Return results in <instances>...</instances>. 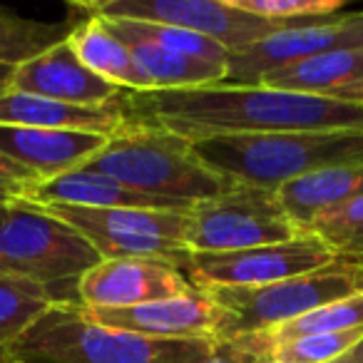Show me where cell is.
I'll use <instances>...</instances> for the list:
<instances>
[{
    "instance_id": "cell-20",
    "label": "cell",
    "mask_w": 363,
    "mask_h": 363,
    "mask_svg": "<svg viewBox=\"0 0 363 363\" xmlns=\"http://www.w3.org/2000/svg\"><path fill=\"white\" fill-rule=\"evenodd\" d=\"M358 82H363V48L323 52L311 60L281 67L264 75L259 85L298 95L338 97Z\"/></svg>"
},
{
    "instance_id": "cell-13",
    "label": "cell",
    "mask_w": 363,
    "mask_h": 363,
    "mask_svg": "<svg viewBox=\"0 0 363 363\" xmlns=\"http://www.w3.org/2000/svg\"><path fill=\"white\" fill-rule=\"evenodd\" d=\"M189 289L192 284L179 269L150 259H100L75 281L77 303L87 308H130Z\"/></svg>"
},
{
    "instance_id": "cell-29",
    "label": "cell",
    "mask_w": 363,
    "mask_h": 363,
    "mask_svg": "<svg viewBox=\"0 0 363 363\" xmlns=\"http://www.w3.org/2000/svg\"><path fill=\"white\" fill-rule=\"evenodd\" d=\"M38 177L30 169L21 167L18 162H13L11 157H6L0 152V194H8V197L26 199L28 189L33 184H38Z\"/></svg>"
},
{
    "instance_id": "cell-14",
    "label": "cell",
    "mask_w": 363,
    "mask_h": 363,
    "mask_svg": "<svg viewBox=\"0 0 363 363\" xmlns=\"http://www.w3.org/2000/svg\"><path fill=\"white\" fill-rule=\"evenodd\" d=\"M11 92H26L67 105L102 107L117 102L125 90L87 70L65 40L18 65L11 80Z\"/></svg>"
},
{
    "instance_id": "cell-10",
    "label": "cell",
    "mask_w": 363,
    "mask_h": 363,
    "mask_svg": "<svg viewBox=\"0 0 363 363\" xmlns=\"http://www.w3.org/2000/svg\"><path fill=\"white\" fill-rule=\"evenodd\" d=\"M338 254L313 234L229 254H192L184 277L197 289H252L331 267Z\"/></svg>"
},
{
    "instance_id": "cell-1",
    "label": "cell",
    "mask_w": 363,
    "mask_h": 363,
    "mask_svg": "<svg viewBox=\"0 0 363 363\" xmlns=\"http://www.w3.org/2000/svg\"><path fill=\"white\" fill-rule=\"evenodd\" d=\"M117 107L125 122L157 127L187 142L272 132H363V107L356 102L264 85L125 90Z\"/></svg>"
},
{
    "instance_id": "cell-11",
    "label": "cell",
    "mask_w": 363,
    "mask_h": 363,
    "mask_svg": "<svg viewBox=\"0 0 363 363\" xmlns=\"http://www.w3.org/2000/svg\"><path fill=\"white\" fill-rule=\"evenodd\" d=\"M363 48V13L284 28L244 50L229 52L227 85H259L264 75L333 50Z\"/></svg>"
},
{
    "instance_id": "cell-26",
    "label": "cell",
    "mask_w": 363,
    "mask_h": 363,
    "mask_svg": "<svg viewBox=\"0 0 363 363\" xmlns=\"http://www.w3.org/2000/svg\"><path fill=\"white\" fill-rule=\"evenodd\" d=\"M301 234L323 239L348 262H363V197L316 217Z\"/></svg>"
},
{
    "instance_id": "cell-18",
    "label": "cell",
    "mask_w": 363,
    "mask_h": 363,
    "mask_svg": "<svg viewBox=\"0 0 363 363\" xmlns=\"http://www.w3.org/2000/svg\"><path fill=\"white\" fill-rule=\"evenodd\" d=\"M277 197L289 219L303 232L316 217L363 197V162L323 167L303 174L279 187Z\"/></svg>"
},
{
    "instance_id": "cell-19",
    "label": "cell",
    "mask_w": 363,
    "mask_h": 363,
    "mask_svg": "<svg viewBox=\"0 0 363 363\" xmlns=\"http://www.w3.org/2000/svg\"><path fill=\"white\" fill-rule=\"evenodd\" d=\"M67 43H70L77 60L90 72H95L97 77H102V80L112 82V85H117L120 90L127 92L152 90L147 77L137 70L127 45L105 26L102 18L80 16L75 21V28H72Z\"/></svg>"
},
{
    "instance_id": "cell-3",
    "label": "cell",
    "mask_w": 363,
    "mask_h": 363,
    "mask_svg": "<svg viewBox=\"0 0 363 363\" xmlns=\"http://www.w3.org/2000/svg\"><path fill=\"white\" fill-rule=\"evenodd\" d=\"M82 169L105 174L147 197L189 209L237 187L194 155L192 142L132 122H125Z\"/></svg>"
},
{
    "instance_id": "cell-5",
    "label": "cell",
    "mask_w": 363,
    "mask_h": 363,
    "mask_svg": "<svg viewBox=\"0 0 363 363\" xmlns=\"http://www.w3.org/2000/svg\"><path fill=\"white\" fill-rule=\"evenodd\" d=\"M100 259L80 232L38 204L16 197L0 202V277L52 289L77 281Z\"/></svg>"
},
{
    "instance_id": "cell-15",
    "label": "cell",
    "mask_w": 363,
    "mask_h": 363,
    "mask_svg": "<svg viewBox=\"0 0 363 363\" xmlns=\"http://www.w3.org/2000/svg\"><path fill=\"white\" fill-rule=\"evenodd\" d=\"M110 137L92 132L38 130L0 125V152L30 169L40 182L82 169Z\"/></svg>"
},
{
    "instance_id": "cell-32",
    "label": "cell",
    "mask_w": 363,
    "mask_h": 363,
    "mask_svg": "<svg viewBox=\"0 0 363 363\" xmlns=\"http://www.w3.org/2000/svg\"><path fill=\"white\" fill-rule=\"evenodd\" d=\"M336 100H348V102H356V105L363 107V82H358V85L348 87V90H343L341 95L336 97Z\"/></svg>"
},
{
    "instance_id": "cell-4",
    "label": "cell",
    "mask_w": 363,
    "mask_h": 363,
    "mask_svg": "<svg viewBox=\"0 0 363 363\" xmlns=\"http://www.w3.org/2000/svg\"><path fill=\"white\" fill-rule=\"evenodd\" d=\"M209 169L234 184L277 192L323 167L363 162V132H272L192 142Z\"/></svg>"
},
{
    "instance_id": "cell-27",
    "label": "cell",
    "mask_w": 363,
    "mask_h": 363,
    "mask_svg": "<svg viewBox=\"0 0 363 363\" xmlns=\"http://www.w3.org/2000/svg\"><path fill=\"white\" fill-rule=\"evenodd\" d=\"M363 338V328L338 333H318V336L296 338L274 346L267 356L281 363H328L333 358L348 353Z\"/></svg>"
},
{
    "instance_id": "cell-31",
    "label": "cell",
    "mask_w": 363,
    "mask_h": 363,
    "mask_svg": "<svg viewBox=\"0 0 363 363\" xmlns=\"http://www.w3.org/2000/svg\"><path fill=\"white\" fill-rule=\"evenodd\" d=\"M328 363H363V338L348 353H343V356L333 358V361H328Z\"/></svg>"
},
{
    "instance_id": "cell-34",
    "label": "cell",
    "mask_w": 363,
    "mask_h": 363,
    "mask_svg": "<svg viewBox=\"0 0 363 363\" xmlns=\"http://www.w3.org/2000/svg\"><path fill=\"white\" fill-rule=\"evenodd\" d=\"M257 363H281V361H277V358H272V356H262Z\"/></svg>"
},
{
    "instance_id": "cell-22",
    "label": "cell",
    "mask_w": 363,
    "mask_h": 363,
    "mask_svg": "<svg viewBox=\"0 0 363 363\" xmlns=\"http://www.w3.org/2000/svg\"><path fill=\"white\" fill-rule=\"evenodd\" d=\"M353 328H363V294L326 303V306L316 308V311L306 313V316H298L289 323H281V326L267 328V331L247 333L242 338L254 351L267 356L279 343L296 341V338H306V336H318V333L353 331Z\"/></svg>"
},
{
    "instance_id": "cell-9",
    "label": "cell",
    "mask_w": 363,
    "mask_h": 363,
    "mask_svg": "<svg viewBox=\"0 0 363 363\" xmlns=\"http://www.w3.org/2000/svg\"><path fill=\"white\" fill-rule=\"evenodd\" d=\"M72 8L80 11V16L127 18L182 28L219 43L229 52L244 50L284 28H291L249 16L232 0H80L72 3Z\"/></svg>"
},
{
    "instance_id": "cell-17",
    "label": "cell",
    "mask_w": 363,
    "mask_h": 363,
    "mask_svg": "<svg viewBox=\"0 0 363 363\" xmlns=\"http://www.w3.org/2000/svg\"><path fill=\"white\" fill-rule=\"evenodd\" d=\"M0 125L92 132V135L112 137L125 125V117H122L117 102L102 107H85L8 90L0 95Z\"/></svg>"
},
{
    "instance_id": "cell-12",
    "label": "cell",
    "mask_w": 363,
    "mask_h": 363,
    "mask_svg": "<svg viewBox=\"0 0 363 363\" xmlns=\"http://www.w3.org/2000/svg\"><path fill=\"white\" fill-rule=\"evenodd\" d=\"M82 311L102 326L167 341H219L229 313L207 291L192 286L187 294L130 308H87Z\"/></svg>"
},
{
    "instance_id": "cell-35",
    "label": "cell",
    "mask_w": 363,
    "mask_h": 363,
    "mask_svg": "<svg viewBox=\"0 0 363 363\" xmlns=\"http://www.w3.org/2000/svg\"><path fill=\"white\" fill-rule=\"evenodd\" d=\"M3 199H8V197H0V202H3Z\"/></svg>"
},
{
    "instance_id": "cell-8",
    "label": "cell",
    "mask_w": 363,
    "mask_h": 363,
    "mask_svg": "<svg viewBox=\"0 0 363 363\" xmlns=\"http://www.w3.org/2000/svg\"><path fill=\"white\" fill-rule=\"evenodd\" d=\"M277 192L237 184L222 197L199 202L187 214L184 247L189 254H229L298 237Z\"/></svg>"
},
{
    "instance_id": "cell-7",
    "label": "cell",
    "mask_w": 363,
    "mask_h": 363,
    "mask_svg": "<svg viewBox=\"0 0 363 363\" xmlns=\"http://www.w3.org/2000/svg\"><path fill=\"white\" fill-rule=\"evenodd\" d=\"M70 224L102 259H150L184 272L192 254L184 247L187 214L155 209H87L38 204Z\"/></svg>"
},
{
    "instance_id": "cell-2",
    "label": "cell",
    "mask_w": 363,
    "mask_h": 363,
    "mask_svg": "<svg viewBox=\"0 0 363 363\" xmlns=\"http://www.w3.org/2000/svg\"><path fill=\"white\" fill-rule=\"evenodd\" d=\"M217 341H167L92 321L77 301L40 313L8 351V363H197Z\"/></svg>"
},
{
    "instance_id": "cell-30",
    "label": "cell",
    "mask_w": 363,
    "mask_h": 363,
    "mask_svg": "<svg viewBox=\"0 0 363 363\" xmlns=\"http://www.w3.org/2000/svg\"><path fill=\"white\" fill-rule=\"evenodd\" d=\"M259 358H262V353L254 351L242 336H237L229 341H217L214 351L197 363H257Z\"/></svg>"
},
{
    "instance_id": "cell-16",
    "label": "cell",
    "mask_w": 363,
    "mask_h": 363,
    "mask_svg": "<svg viewBox=\"0 0 363 363\" xmlns=\"http://www.w3.org/2000/svg\"><path fill=\"white\" fill-rule=\"evenodd\" d=\"M26 202L30 204H62V207H87V209H155V212H184L192 209L167 199L147 197L120 182L95 172L75 169L55 179L38 182L28 189Z\"/></svg>"
},
{
    "instance_id": "cell-23",
    "label": "cell",
    "mask_w": 363,
    "mask_h": 363,
    "mask_svg": "<svg viewBox=\"0 0 363 363\" xmlns=\"http://www.w3.org/2000/svg\"><path fill=\"white\" fill-rule=\"evenodd\" d=\"M60 298L50 286L16 277H0V363H8V351L16 338Z\"/></svg>"
},
{
    "instance_id": "cell-21",
    "label": "cell",
    "mask_w": 363,
    "mask_h": 363,
    "mask_svg": "<svg viewBox=\"0 0 363 363\" xmlns=\"http://www.w3.org/2000/svg\"><path fill=\"white\" fill-rule=\"evenodd\" d=\"M122 43L127 45L137 70L147 77L152 90H187V87L222 85L227 80L224 62H204L147 40Z\"/></svg>"
},
{
    "instance_id": "cell-36",
    "label": "cell",
    "mask_w": 363,
    "mask_h": 363,
    "mask_svg": "<svg viewBox=\"0 0 363 363\" xmlns=\"http://www.w3.org/2000/svg\"><path fill=\"white\" fill-rule=\"evenodd\" d=\"M0 197H8V194H0Z\"/></svg>"
},
{
    "instance_id": "cell-6",
    "label": "cell",
    "mask_w": 363,
    "mask_h": 363,
    "mask_svg": "<svg viewBox=\"0 0 363 363\" xmlns=\"http://www.w3.org/2000/svg\"><path fill=\"white\" fill-rule=\"evenodd\" d=\"M224 311L229 321L219 341L281 326L326 303L363 294V262L338 259L331 267L252 289H202Z\"/></svg>"
},
{
    "instance_id": "cell-25",
    "label": "cell",
    "mask_w": 363,
    "mask_h": 363,
    "mask_svg": "<svg viewBox=\"0 0 363 363\" xmlns=\"http://www.w3.org/2000/svg\"><path fill=\"white\" fill-rule=\"evenodd\" d=\"M102 21L120 40H147L160 48H167V50L197 57V60L204 62H224L227 65L229 60L227 48H222L219 43L209 40L204 35H197V33L182 30V28L160 26V23L147 21H127V18H102Z\"/></svg>"
},
{
    "instance_id": "cell-33",
    "label": "cell",
    "mask_w": 363,
    "mask_h": 363,
    "mask_svg": "<svg viewBox=\"0 0 363 363\" xmlns=\"http://www.w3.org/2000/svg\"><path fill=\"white\" fill-rule=\"evenodd\" d=\"M16 67L18 65H0V95L11 90V80H13V72H16Z\"/></svg>"
},
{
    "instance_id": "cell-24",
    "label": "cell",
    "mask_w": 363,
    "mask_h": 363,
    "mask_svg": "<svg viewBox=\"0 0 363 363\" xmlns=\"http://www.w3.org/2000/svg\"><path fill=\"white\" fill-rule=\"evenodd\" d=\"M75 21H33L0 8V65H23L70 38Z\"/></svg>"
},
{
    "instance_id": "cell-28",
    "label": "cell",
    "mask_w": 363,
    "mask_h": 363,
    "mask_svg": "<svg viewBox=\"0 0 363 363\" xmlns=\"http://www.w3.org/2000/svg\"><path fill=\"white\" fill-rule=\"evenodd\" d=\"M239 11L284 26L326 21L341 11L343 0H232Z\"/></svg>"
}]
</instances>
